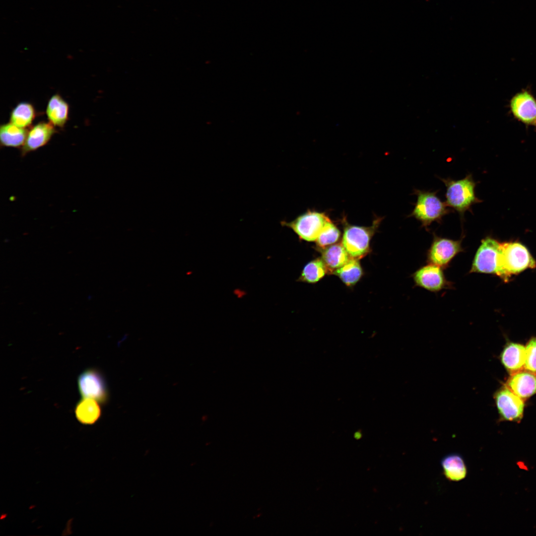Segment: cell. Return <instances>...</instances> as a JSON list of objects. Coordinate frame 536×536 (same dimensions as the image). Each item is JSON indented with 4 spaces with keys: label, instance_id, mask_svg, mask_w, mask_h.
Returning <instances> with one entry per match:
<instances>
[{
    "label": "cell",
    "instance_id": "cell-1",
    "mask_svg": "<svg viewBox=\"0 0 536 536\" xmlns=\"http://www.w3.org/2000/svg\"><path fill=\"white\" fill-rule=\"evenodd\" d=\"M440 179L446 187V204L458 212L463 222L465 213L467 211L472 213V205L482 201L475 195L476 182L470 174H468L463 179L457 180L450 178Z\"/></svg>",
    "mask_w": 536,
    "mask_h": 536
},
{
    "label": "cell",
    "instance_id": "cell-2",
    "mask_svg": "<svg viewBox=\"0 0 536 536\" xmlns=\"http://www.w3.org/2000/svg\"><path fill=\"white\" fill-rule=\"evenodd\" d=\"M438 192L414 189L413 194L417 196V201L408 217L415 218L421 223V227L427 230L432 222L441 223L445 215L454 212L438 197Z\"/></svg>",
    "mask_w": 536,
    "mask_h": 536
},
{
    "label": "cell",
    "instance_id": "cell-3",
    "mask_svg": "<svg viewBox=\"0 0 536 536\" xmlns=\"http://www.w3.org/2000/svg\"><path fill=\"white\" fill-rule=\"evenodd\" d=\"M535 267V261L521 243L511 242L500 244L496 274L500 277L507 279L512 274Z\"/></svg>",
    "mask_w": 536,
    "mask_h": 536
},
{
    "label": "cell",
    "instance_id": "cell-4",
    "mask_svg": "<svg viewBox=\"0 0 536 536\" xmlns=\"http://www.w3.org/2000/svg\"><path fill=\"white\" fill-rule=\"evenodd\" d=\"M382 219L376 218L369 227L351 225L343 219L342 244L351 258L360 259L368 253L371 239Z\"/></svg>",
    "mask_w": 536,
    "mask_h": 536
},
{
    "label": "cell",
    "instance_id": "cell-5",
    "mask_svg": "<svg viewBox=\"0 0 536 536\" xmlns=\"http://www.w3.org/2000/svg\"><path fill=\"white\" fill-rule=\"evenodd\" d=\"M331 219L322 212L309 210L290 221H280L282 226L288 227L304 241H316L326 223Z\"/></svg>",
    "mask_w": 536,
    "mask_h": 536
},
{
    "label": "cell",
    "instance_id": "cell-6",
    "mask_svg": "<svg viewBox=\"0 0 536 536\" xmlns=\"http://www.w3.org/2000/svg\"><path fill=\"white\" fill-rule=\"evenodd\" d=\"M513 118L526 127H536V98L528 87L514 94L509 101Z\"/></svg>",
    "mask_w": 536,
    "mask_h": 536
},
{
    "label": "cell",
    "instance_id": "cell-7",
    "mask_svg": "<svg viewBox=\"0 0 536 536\" xmlns=\"http://www.w3.org/2000/svg\"><path fill=\"white\" fill-rule=\"evenodd\" d=\"M500 244L490 237L482 239L473 260L470 272L496 274Z\"/></svg>",
    "mask_w": 536,
    "mask_h": 536
},
{
    "label": "cell",
    "instance_id": "cell-8",
    "mask_svg": "<svg viewBox=\"0 0 536 536\" xmlns=\"http://www.w3.org/2000/svg\"><path fill=\"white\" fill-rule=\"evenodd\" d=\"M462 238L454 240L438 236L434 233L432 243L427 254L429 264L441 268L447 267L458 253L463 251L461 245Z\"/></svg>",
    "mask_w": 536,
    "mask_h": 536
},
{
    "label": "cell",
    "instance_id": "cell-9",
    "mask_svg": "<svg viewBox=\"0 0 536 536\" xmlns=\"http://www.w3.org/2000/svg\"><path fill=\"white\" fill-rule=\"evenodd\" d=\"M77 386L82 398L92 399L105 403L108 398L107 386L102 374L97 369L88 368L77 379Z\"/></svg>",
    "mask_w": 536,
    "mask_h": 536
},
{
    "label": "cell",
    "instance_id": "cell-10",
    "mask_svg": "<svg viewBox=\"0 0 536 536\" xmlns=\"http://www.w3.org/2000/svg\"><path fill=\"white\" fill-rule=\"evenodd\" d=\"M494 399L501 419L515 422L521 420L524 408L522 399L509 388H502L497 391Z\"/></svg>",
    "mask_w": 536,
    "mask_h": 536
},
{
    "label": "cell",
    "instance_id": "cell-11",
    "mask_svg": "<svg viewBox=\"0 0 536 536\" xmlns=\"http://www.w3.org/2000/svg\"><path fill=\"white\" fill-rule=\"evenodd\" d=\"M416 285L432 292H437L449 286L441 267L429 264L417 269L413 274Z\"/></svg>",
    "mask_w": 536,
    "mask_h": 536
},
{
    "label": "cell",
    "instance_id": "cell-12",
    "mask_svg": "<svg viewBox=\"0 0 536 536\" xmlns=\"http://www.w3.org/2000/svg\"><path fill=\"white\" fill-rule=\"evenodd\" d=\"M55 132L54 126L51 123L42 122L33 126L28 131L26 140L22 148V155L45 145Z\"/></svg>",
    "mask_w": 536,
    "mask_h": 536
},
{
    "label": "cell",
    "instance_id": "cell-13",
    "mask_svg": "<svg viewBox=\"0 0 536 536\" xmlns=\"http://www.w3.org/2000/svg\"><path fill=\"white\" fill-rule=\"evenodd\" d=\"M508 388L522 399L536 393V375L531 371H518L507 382Z\"/></svg>",
    "mask_w": 536,
    "mask_h": 536
},
{
    "label": "cell",
    "instance_id": "cell-14",
    "mask_svg": "<svg viewBox=\"0 0 536 536\" xmlns=\"http://www.w3.org/2000/svg\"><path fill=\"white\" fill-rule=\"evenodd\" d=\"M504 366L513 373L519 371L524 366L526 360V347L516 343L508 344L500 355Z\"/></svg>",
    "mask_w": 536,
    "mask_h": 536
},
{
    "label": "cell",
    "instance_id": "cell-15",
    "mask_svg": "<svg viewBox=\"0 0 536 536\" xmlns=\"http://www.w3.org/2000/svg\"><path fill=\"white\" fill-rule=\"evenodd\" d=\"M441 466L445 476L450 481H458L464 479L467 468L463 457L459 454L452 453L441 460Z\"/></svg>",
    "mask_w": 536,
    "mask_h": 536
},
{
    "label": "cell",
    "instance_id": "cell-16",
    "mask_svg": "<svg viewBox=\"0 0 536 536\" xmlns=\"http://www.w3.org/2000/svg\"><path fill=\"white\" fill-rule=\"evenodd\" d=\"M69 106L59 94H55L48 101L46 114L50 123L54 126L63 128L68 117Z\"/></svg>",
    "mask_w": 536,
    "mask_h": 536
},
{
    "label": "cell",
    "instance_id": "cell-17",
    "mask_svg": "<svg viewBox=\"0 0 536 536\" xmlns=\"http://www.w3.org/2000/svg\"><path fill=\"white\" fill-rule=\"evenodd\" d=\"M349 256L342 244H336L322 249V260L328 272H334L345 265Z\"/></svg>",
    "mask_w": 536,
    "mask_h": 536
},
{
    "label": "cell",
    "instance_id": "cell-18",
    "mask_svg": "<svg viewBox=\"0 0 536 536\" xmlns=\"http://www.w3.org/2000/svg\"><path fill=\"white\" fill-rule=\"evenodd\" d=\"M74 412L80 422L84 424H92L99 418L101 409L95 400L82 398L76 403Z\"/></svg>",
    "mask_w": 536,
    "mask_h": 536
},
{
    "label": "cell",
    "instance_id": "cell-19",
    "mask_svg": "<svg viewBox=\"0 0 536 536\" xmlns=\"http://www.w3.org/2000/svg\"><path fill=\"white\" fill-rule=\"evenodd\" d=\"M27 133L26 129L18 127L11 123L1 125L0 128L1 144L13 147L23 146Z\"/></svg>",
    "mask_w": 536,
    "mask_h": 536
},
{
    "label": "cell",
    "instance_id": "cell-20",
    "mask_svg": "<svg viewBox=\"0 0 536 536\" xmlns=\"http://www.w3.org/2000/svg\"><path fill=\"white\" fill-rule=\"evenodd\" d=\"M35 116V111L32 105L28 102L18 104L10 115V123L25 128L31 126Z\"/></svg>",
    "mask_w": 536,
    "mask_h": 536
},
{
    "label": "cell",
    "instance_id": "cell-21",
    "mask_svg": "<svg viewBox=\"0 0 536 536\" xmlns=\"http://www.w3.org/2000/svg\"><path fill=\"white\" fill-rule=\"evenodd\" d=\"M336 275L347 286L354 285L362 275V269L358 259L351 258L342 267L335 270Z\"/></svg>",
    "mask_w": 536,
    "mask_h": 536
},
{
    "label": "cell",
    "instance_id": "cell-22",
    "mask_svg": "<svg viewBox=\"0 0 536 536\" xmlns=\"http://www.w3.org/2000/svg\"><path fill=\"white\" fill-rule=\"evenodd\" d=\"M327 272H328V270L323 260L317 259L305 266L298 281L315 283L323 278Z\"/></svg>",
    "mask_w": 536,
    "mask_h": 536
},
{
    "label": "cell",
    "instance_id": "cell-23",
    "mask_svg": "<svg viewBox=\"0 0 536 536\" xmlns=\"http://www.w3.org/2000/svg\"><path fill=\"white\" fill-rule=\"evenodd\" d=\"M340 236L339 230L330 220L326 223L315 241L317 246L322 249L336 242Z\"/></svg>",
    "mask_w": 536,
    "mask_h": 536
},
{
    "label": "cell",
    "instance_id": "cell-24",
    "mask_svg": "<svg viewBox=\"0 0 536 536\" xmlns=\"http://www.w3.org/2000/svg\"><path fill=\"white\" fill-rule=\"evenodd\" d=\"M525 368L528 371L536 372V338H531L526 346Z\"/></svg>",
    "mask_w": 536,
    "mask_h": 536
},
{
    "label": "cell",
    "instance_id": "cell-25",
    "mask_svg": "<svg viewBox=\"0 0 536 536\" xmlns=\"http://www.w3.org/2000/svg\"><path fill=\"white\" fill-rule=\"evenodd\" d=\"M354 437H355V438H356L357 439H359L361 437V435L360 432H356L355 435H354Z\"/></svg>",
    "mask_w": 536,
    "mask_h": 536
},
{
    "label": "cell",
    "instance_id": "cell-26",
    "mask_svg": "<svg viewBox=\"0 0 536 536\" xmlns=\"http://www.w3.org/2000/svg\"></svg>",
    "mask_w": 536,
    "mask_h": 536
}]
</instances>
